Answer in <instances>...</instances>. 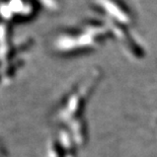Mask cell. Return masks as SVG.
Wrapping results in <instances>:
<instances>
[{
    "mask_svg": "<svg viewBox=\"0 0 157 157\" xmlns=\"http://www.w3.org/2000/svg\"><path fill=\"white\" fill-rule=\"evenodd\" d=\"M101 79V70H89L63 95L54 112L56 127L69 132L81 149L88 142L87 106Z\"/></svg>",
    "mask_w": 157,
    "mask_h": 157,
    "instance_id": "obj_1",
    "label": "cell"
},
{
    "mask_svg": "<svg viewBox=\"0 0 157 157\" xmlns=\"http://www.w3.org/2000/svg\"><path fill=\"white\" fill-rule=\"evenodd\" d=\"M81 148L69 132L55 127L46 148L45 157H79Z\"/></svg>",
    "mask_w": 157,
    "mask_h": 157,
    "instance_id": "obj_2",
    "label": "cell"
},
{
    "mask_svg": "<svg viewBox=\"0 0 157 157\" xmlns=\"http://www.w3.org/2000/svg\"><path fill=\"white\" fill-rule=\"evenodd\" d=\"M105 23L109 26L112 36H115L120 42L125 54L130 59L134 61H141L145 58L146 53L144 48L129 32L128 26L119 25V23L112 21L111 19H106Z\"/></svg>",
    "mask_w": 157,
    "mask_h": 157,
    "instance_id": "obj_3",
    "label": "cell"
},
{
    "mask_svg": "<svg viewBox=\"0 0 157 157\" xmlns=\"http://www.w3.org/2000/svg\"><path fill=\"white\" fill-rule=\"evenodd\" d=\"M55 49L60 53H75L94 49L101 46L94 39L85 32L79 34H64L55 41Z\"/></svg>",
    "mask_w": 157,
    "mask_h": 157,
    "instance_id": "obj_4",
    "label": "cell"
},
{
    "mask_svg": "<svg viewBox=\"0 0 157 157\" xmlns=\"http://www.w3.org/2000/svg\"><path fill=\"white\" fill-rule=\"evenodd\" d=\"M95 2L108 15V19L125 26L132 25L133 17L131 13L118 0H95Z\"/></svg>",
    "mask_w": 157,
    "mask_h": 157,
    "instance_id": "obj_5",
    "label": "cell"
},
{
    "mask_svg": "<svg viewBox=\"0 0 157 157\" xmlns=\"http://www.w3.org/2000/svg\"><path fill=\"white\" fill-rule=\"evenodd\" d=\"M83 32H85L86 34L94 39L99 45L105 43L112 36V33L106 23L98 21H88L84 23Z\"/></svg>",
    "mask_w": 157,
    "mask_h": 157,
    "instance_id": "obj_6",
    "label": "cell"
},
{
    "mask_svg": "<svg viewBox=\"0 0 157 157\" xmlns=\"http://www.w3.org/2000/svg\"><path fill=\"white\" fill-rule=\"evenodd\" d=\"M10 10L14 15L29 17L35 13V5L31 1H23V0H10L8 3Z\"/></svg>",
    "mask_w": 157,
    "mask_h": 157,
    "instance_id": "obj_7",
    "label": "cell"
},
{
    "mask_svg": "<svg viewBox=\"0 0 157 157\" xmlns=\"http://www.w3.org/2000/svg\"><path fill=\"white\" fill-rule=\"evenodd\" d=\"M10 40V28L7 23H0V46L8 45Z\"/></svg>",
    "mask_w": 157,
    "mask_h": 157,
    "instance_id": "obj_8",
    "label": "cell"
},
{
    "mask_svg": "<svg viewBox=\"0 0 157 157\" xmlns=\"http://www.w3.org/2000/svg\"><path fill=\"white\" fill-rule=\"evenodd\" d=\"M0 15L2 16L5 21H10L14 16L7 3H3V4L0 5Z\"/></svg>",
    "mask_w": 157,
    "mask_h": 157,
    "instance_id": "obj_9",
    "label": "cell"
},
{
    "mask_svg": "<svg viewBox=\"0 0 157 157\" xmlns=\"http://www.w3.org/2000/svg\"><path fill=\"white\" fill-rule=\"evenodd\" d=\"M38 1L50 11H57L60 8L58 0H38Z\"/></svg>",
    "mask_w": 157,
    "mask_h": 157,
    "instance_id": "obj_10",
    "label": "cell"
},
{
    "mask_svg": "<svg viewBox=\"0 0 157 157\" xmlns=\"http://www.w3.org/2000/svg\"><path fill=\"white\" fill-rule=\"evenodd\" d=\"M155 129H156V136H157V116L155 118Z\"/></svg>",
    "mask_w": 157,
    "mask_h": 157,
    "instance_id": "obj_11",
    "label": "cell"
}]
</instances>
